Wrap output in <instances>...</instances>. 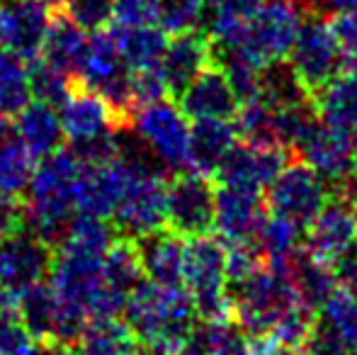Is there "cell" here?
<instances>
[{
  "label": "cell",
  "instance_id": "45",
  "mask_svg": "<svg viewBox=\"0 0 357 355\" xmlns=\"http://www.w3.org/2000/svg\"><path fill=\"white\" fill-rule=\"evenodd\" d=\"M66 149L80 161V166H102L119 158V137L117 132H102L88 139H73Z\"/></svg>",
  "mask_w": 357,
  "mask_h": 355
},
{
  "label": "cell",
  "instance_id": "29",
  "mask_svg": "<svg viewBox=\"0 0 357 355\" xmlns=\"http://www.w3.org/2000/svg\"><path fill=\"white\" fill-rule=\"evenodd\" d=\"M122 52L124 61L137 71V68H153L163 61L165 47H168V32L163 27L142 24V27H127L117 24L109 29Z\"/></svg>",
  "mask_w": 357,
  "mask_h": 355
},
{
  "label": "cell",
  "instance_id": "12",
  "mask_svg": "<svg viewBox=\"0 0 357 355\" xmlns=\"http://www.w3.org/2000/svg\"><path fill=\"white\" fill-rule=\"evenodd\" d=\"M102 258L105 256L80 251L73 246H59L54 253L52 273H49L52 287L56 289L59 299L78 304L88 312L90 299L105 285Z\"/></svg>",
  "mask_w": 357,
  "mask_h": 355
},
{
  "label": "cell",
  "instance_id": "6",
  "mask_svg": "<svg viewBox=\"0 0 357 355\" xmlns=\"http://www.w3.org/2000/svg\"><path fill=\"white\" fill-rule=\"evenodd\" d=\"M287 59L311 93H316L335 76H340L345 61H348V56L331 32L328 17H324L319 10H311L304 15L296 42Z\"/></svg>",
  "mask_w": 357,
  "mask_h": 355
},
{
  "label": "cell",
  "instance_id": "43",
  "mask_svg": "<svg viewBox=\"0 0 357 355\" xmlns=\"http://www.w3.org/2000/svg\"><path fill=\"white\" fill-rule=\"evenodd\" d=\"M314 324H316V312L306 309L301 302H294L282 317L278 319L270 338H273L275 343H280V346L299 351V348H304L306 341H309L311 331H314Z\"/></svg>",
  "mask_w": 357,
  "mask_h": 355
},
{
  "label": "cell",
  "instance_id": "36",
  "mask_svg": "<svg viewBox=\"0 0 357 355\" xmlns=\"http://www.w3.org/2000/svg\"><path fill=\"white\" fill-rule=\"evenodd\" d=\"M29 103H32L29 63L0 47V114L17 117Z\"/></svg>",
  "mask_w": 357,
  "mask_h": 355
},
{
  "label": "cell",
  "instance_id": "51",
  "mask_svg": "<svg viewBox=\"0 0 357 355\" xmlns=\"http://www.w3.org/2000/svg\"><path fill=\"white\" fill-rule=\"evenodd\" d=\"M27 229V209L22 197H0V241Z\"/></svg>",
  "mask_w": 357,
  "mask_h": 355
},
{
  "label": "cell",
  "instance_id": "40",
  "mask_svg": "<svg viewBox=\"0 0 357 355\" xmlns=\"http://www.w3.org/2000/svg\"><path fill=\"white\" fill-rule=\"evenodd\" d=\"M214 61L221 66L226 81L234 88L241 105L248 103V100L260 98V71L263 68L234 52H214Z\"/></svg>",
  "mask_w": 357,
  "mask_h": 355
},
{
  "label": "cell",
  "instance_id": "13",
  "mask_svg": "<svg viewBox=\"0 0 357 355\" xmlns=\"http://www.w3.org/2000/svg\"><path fill=\"white\" fill-rule=\"evenodd\" d=\"M54 248L29 229L3 241V266H0V287L10 292H22L34 282H42L54 266Z\"/></svg>",
  "mask_w": 357,
  "mask_h": 355
},
{
  "label": "cell",
  "instance_id": "37",
  "mask_svg": "<svg viewBox=\"0 0 357 355\" xmlns=\"http://www.w3.org/2000/svg\"><path fill=\"white\" fill-rule=\"evenodd\" d=\"M321 122L319 112H316L314 100L301 105H291V107L275 109V137L278 144L287 151H296L306 137L314 132V127Z\"/></svg>",
  "mask_w": 357,
  "mask_h": 355
},
{
  "label": "cell",
  "instance_id": "20",
  "mask_svg": "<svg viewBox=\"0 0 357 355\" xmlns=\"http://www.w3.org/2000/svg\"><path fill=\"white\" fill-rule=\"evenodd\" d=\"M137 246L146 280L170 289L185 287V239L180 234L163 227L139 236Z\"/></svg>",
  "mask_w": 357,
  "mask_h": 355
},
{
  "label": "cell",
  "instance_id": "55",
  "mask_svg": "<svg viewBox=\"0 0 357 355\" xmlns=\"http://www.w3.org/2000/svg\"><path fill=\"white\" fill-rule=\"evenodd\" d=\"M44 355H83L80 348L75 346H61V343H54V346L44 348Z\"/></svg>",
  "mask_w": 357,
  "mask_h": 355
},
{
  "label": "cell",
  "instance_id": "54",
  "mask_svg": "<svg viewBox=\"0 0 357 355\" xmlns=\"http://www.w3.org/2000/svg\"><path fill=\"white\" fill-rule=\"evenodd\" d=\"M309 5H314L319 13H340V10H353L357 0H309Z\"/></svg>",
  "mask_w": 357,
  "mask_h": 355
},
{
  "label": "cell",
  "instance_id": "26",
  "mask_svg": "<svg viewBox=\"0 0 357 355\" xmlns=\"http://www.w3.org/2000/svg\"><path fill=\"white\" fill-rule=\"evenodd\" d=\"M85 52H88L85 29H80L68 15L52 17V24H49L47 39H44V47L39 56L52 63V66H56L59 71L78 78L85 61Z\"/></svg>",
  "mask_w": 357,
  "mask_h": 355
},
{
  "label": "cell",
  "instance_id": "33",
  "mask_svg": "<svg viewBox=\"0 0 357 355\" xmlns=\"http://www.w3.org/2000/svg\"><path fill=\"white\" fill-rule=\"evenodd\" d=\"M83 355H144V348L129 324L117 319H90L78 343Z\"/></svg>",
  "mask_w": 357,
  "mask_h": 355
},
{
  "label": "cell",
  "instance_id": "47",
  "mask_svg": "<svg viewBox=\"0 0 357 355\" xmlns=\"http://www.w3.org/2000/svg\"><path fill=\"white\" fill-rule=\"evenodd\" d=\"M160 0H114V22L127 27L158 24Z\"/></svg>",
  "mask_w": 357,
  "mask_h": 355
},
{
  "label": "cell",
  "instance_id": "31",
  "mask_svg": "<svg viewBox=\"0 0 357 355\" xmlns=\"http://www.w3.org/2000/svg\"><path fill=\"white\" fill-rule=\"evenodd\" d=\"M17 312L22 317L24 326L29 328V333L44 346H52L59 317V294L52 287V282L44 285L42 280V282L24 287L17 297Z\"/></svg>",
  "mask_w": 357,
  "mask_h": 355
},
{
  "label": "cell",
  "instance_id": "62",
  "mask_svg": "<svg viewBox=\"0 0 357 355\" xmlns=\"http://www.w3.org/2000/svg\"><path fill=\"white\" fill-rule=\"evenodd\" d=\"M353 355H357V353H353Z\"/></svg>",
  "mask_w": 357,
  "mask_h": 355
},
{
  "label": "cell",
  "instance_id": "60",
  "mask_svg": "<svg viewBox=\"0 0 357 355\" xmlns=\"http://www.w3.org/2000/svg\"><path fill=\"white\" fill-rule=\"evenodd\" d=\"M353 10H355V13H357V5H355V8H353Z\"/></svg>",
  "mask_w": 357,
  "mask_h": 355
},
{
  "label": "cell",
  "instance_id": "38",
  "mask_svg": "<svg viewBox=\"0 0 357 355\" xmlns=\"http://www.w3.org/2000/svg\"><path fill=\"white\" fill-rule=\"evenodd\" d=\"M27 63H29V86H32L34 100H42V103L61 109L66 105V100L71 98L75 88V78L59 71L56 66L44 61L42 56L32 59Z\"/></svg>",
  "mask_w": 357,
  "mask_h": 355
},
{
  "label": "cell",
  "instance_id": "1",
  "mask_svg": "<svg viewBox=\"0 0 357 355\" xmlns=\"http://www.w3.org/2000/svg\"><path fill=\"white\" fill-rule=\"evenodd\" d=\"M80 161L66 146L37 161L24 190L27 229L56 251L68 236L73 219L78 217V176Z\"/></svg>",
  "mask_w": 357,
  "mask_h": 355
},
{
  "label": "cell",
  "instance_id": "25",
  "mask_svg": "<svg viewBox=\"0 0 357 355\" xmlns=\"http://www.w3.org/2000/svg\"><path fill=\"white\" fill-rule=\"evenodd\" d=\"M34 163L13 117L0 114V197H24Z\"/></svg>",
  "mask_w": 357,
  "mask_h": 355
},
{
  "label": "cell",
  "instance_id": "17",
  "mask_svg": "<svg viewBox=\"0 0 357 355\" xmlns=\"http://www.w3.org/2000/svg\"><path fill=\"white\" fill-rule=\"evenodd\" d=\"M129 183V168L122 158L102 166H83L78 176V214L112 219Z\"/></svg>",
  "mask_w": 357,
  "mask_h": 355
},
{
  "label": "cell",
  "instance_id": "48",
  "mask_svg": "<svg viewBox=\"0 0 357 355\" xmlns=\"http://www.w3.org/2000/svg\"><path fill=\"white\" fill-rule=\"evenodd\" d=\"M134 98H137L139 109H142L144 105H151V103H158V100L170 98L160 66L137 68V71H134Z\"/></svg>",
  "mask_w": 357,
  "mask_h": 355
},
{
  "label": "cell",
  "instance_id": "39",
  "mask_svg": "<svg viewBox=\"0 0 357 355\" xmlns=\"http://www.w3.org/2000/svg\"><path fill=\"white\" fill-rule=\"evenodd\" d=\"M236 129H238V137H243V142L248 144L280 146L275 137V107L260 98L241 105L236 114Z\"/></svg>",
  "mask_w": 357,
  "mask_h": 355
},
{
  "label": "cell",
  "instance_id": "50",
  "mask_svg": "<svg viewBox=\"0 0 357 355\" xmlns=\"http://www.w3.org/2000/svg\"><path fill=\"white\" fill-rule=\"evenodd\" d=\"M331 32L340 44L345 56H357V13L355 10H340L328 17Z\"/></svg>",
  "mask_w": 357,
  "mask_h": 355
},
{
  "label": "cell",
  "instance_id": "2",
  "mask_svg": "<svg viewBox=\"0 0 357 355\" xmlns=\"http://www.w3.org/2000/svg\"><path fill=\"white\" fill-rule=\"evenodd\" d=\"M122 317L146 355H173L183 351L197 312L185 287L170 289L144 280L127 297Z\"/></svg>",
  "mask_w": 357,
  "mask_h": 355
},
{
  "label": "cell",
  "instance_id": "52",
  "mask_svg": "<svg viewBox=\"0 0 357 355\" xmlns=\"http://www.w3.org/2000/svg\"><path fill=\"white\" fill-rule=\"evenodd\" d=\"M333 268H335V275H338L340 287L353 292L357 297V243L333 263Z\"/></svg>",
  "mask_w": 357,
  "mask_h": 355
},
{
  "label": "cell",
  "instance_id": "5",
  "mask_svg": "<svg viewBox=\"0 0 357 355\" xmlns=\"http://www.w3.org/2000/svg\"><path fill=\"white\" fill-rule=\"evenodd\" d=\"M124 163L129 168V183L112 217L117 234L139 239L168 227V171L158 163Z\"/></svg>",
  "mask_w": 357,
  "mask_h": 355
},
{
  "label": "cell",
  "instance_id": "14",
  "mask_svg": "<svg viewBox=\"0 0 357 355\" xmlns=\"http://www.w3.org/2000/svg\"><path fill=\"white\" fill-rule=\"evenodd\" d=\"M263 192L219 185L214 207V229L226 243H253L265 219Z\"/></svg>",
  "mask_w": 357,
  "mask_h": 355
},
{
  "label": "cell",
  "instance_id": "58",
  "mask_svg": "<svg viewBox=\"0 0 357 355\" xmlns=\"http://www.w3.org/2000/svg\"><path fill=\"white\" fill-rule=\"evenodd\" d=\"M0 266H3V241H0Z\"/></svg>",
  "mask_w": 357,
  "mask_h": 355
},
{
  "label": "cell",
  "instance_id": "59",
  "mask_svg": "<svg viewBox=\"0 0 357 355\" xmlns=\"http://www.w3.org/2000/svg\"><path fill=\"white\" fill-rule=\"evenodd\" d=\"M173 355H185V353H183V351H178V353H173Z\"/></svg>",
  "mask_w": 357,
  "mask_h": 355
},
{
  "label": "cell",
  "instance_id": "49",
  "mask_svg": "<svg viewBox=\"0 0 357 355\" xmlns=\"http://www.w3.org/2000/svg\"><path fill=\"white\" fill-rule=\"evenodd\" d=\"M304 348H306V355H353L348 343L343 341V336H340L333 326L321 322L319 317H316L314 331H311Z\"/></svg>",
  "mask_w": 357,
  "mask_h": 355
},
{
  "label": "cell",
  "instance_id": "32",
  "mask_svg": "<svg viewBox=\"0 0 357 355\" xmlns=\"http://www.w3.org/2000/svg\"><path fill=\"white\" fill-rule=\"evenodd\" d=\"M304 227L268 212L258 234H255L253 246L258 248V253L268 266H287L291 256L304 248Z\"/></svg>",
  "mask_w": 357,
  "mask_h": 355
},
{
  "label": "cell",
  "instance_id": "11",
  "mask_svg": "<svg viewBox=\"0 0 357 355\" xmlns=\"http://www.w3.org/2000/svg\"><path fill=\"white\" fill-rule=\"evenodd\" d=\"M52 15L42 0L0 3V47L32 61L42 54Z\"/></svg>",
  "mask_w": 357,
  "mask_h": 355
},
{
  "label": "cell",
  "instance_id": "21",
  "mask_svg": "<svg viewBox=\"0 0 357 355\" xmlns=\"http://www.w3.org/2000/svg\"><path fill=\"white\" fill-rule=\"evenodd\" d=\"M284 268H287V278H289L296 299H299L306 309H311V312H319V309L340 289L335 268L331 266V263L316 258L314 253H309L306 248L294 253L291 261L287 263Z\"/></svg>",
  "mask_w": 357,
  "mask_h": 355
},
{
  "label": "cell",
  "instance_id": "57",
  "mask_svg": "<svg viewBox=\"0 0 357 355\" xmlns=\"http://www.w3.org/2000/svg\"><path fill=\"white\" fill-rule=\"evenodd\" d=\"M350 144H353V156H355V163H357V124L350 129Z\"/></svg>",
  "mask_w": 357,
  "mask_h": 355
},
{
  "label": "cell",
  "instance_id": "3",
  "mask_svg": "<svg viewBox=\"0 0 357 355\" xmlns=\"http://www.w3.org/2000/svg\"><path fill=\"white\" fill-rule=\"evenodd\" d=\"M231 317L241 324L250 338L270 336L278 319L294 302H299L291 289L284 268L260 266L248 278L229 285Z\"/></svg>",
  "mask_w": 357,
  "mask_h": 355
},
{
  "label": "cell",
  "instance_id": "4",
  "mask_svg": "<svg viewBox=\"0 0 357 355\" xmlns=\"http://www.w3.org/2000/svg\"><path fill=\"white\" fill-rule=\"evenodd\" d=\"M304 10L306 5L301 0H265L248 20L238 42L224 52L241 54L260 68L273 61H282L296 42L306 15Z\"/></svg>",
  "mask_w": 357,
  "mask_h": 355
},
{
  "label": "cell",
  "instance_id": "23",
  "mask_svg": "<svg viewBox=\"0 0 357 355\" xmlns=\"http://www.w3.org/2000/svg\"><path fill=\"white\" fill-rule=\"evenodd\" d=\"M61 124L68 142L88 139L95 134L112 132V129L117 132V119H114L112 107L95 90L80 86L78 81H75L71 98L61 107Z\"/></svg>",
  "mask_w": 357,
  "mask_h": 355
},
{
  "label": "cell",
  "instance_id": "34",
  "mask_svg": "<svg viewBox=\"0 0 357 355\" xmlns=\"http://www.w3.org/2000/svg\"><path fill=\"white\" fill-rule=\"evenodd\" d=\"M102 273H105V282L109 287H114L117 292L129 297L146 280L137 239L119 236L117 234V239H114L112 246L107 248V253L102 258Z\"/></svg>",
  "mask_w": 357,
  "mask_h": 355
},
{
  "label": "cell",
  "instance_id": "63",
  "mask_svg": "<svg viewBox=\"0 0 357 355\" xmlns=\"http://www.w3.org/2000/svg\"><path fill=\"white\" fill-rule=\"evenodd\" d=\"M355 353H357V351H355Z\"/></svg>",
  "mask_w": 357,
  "mask_h": 355
},
{
  "label": "cell",
  "instance_id": "27",
  "mask_svg": "<svg viewBox=\"0 0 357 355\" xmlns=\"http://www.w3.org/2000/svg\"><path fill=\"white\" fill-rule=\"evenodd\" d=\"M250 348V336L241 328L234 317L202 322L192 328L183 346L185 355H245Z\"/></svg>",
  "mask_w": 357,
  "mask_h": 355
},
{
  "label": "cell",
  "instance_id": "18",
  "mask_svg": "<svg viewBox=\"0 0 357 355\" xmlns=\"http://www.w3.org/2000/svg\"><path fill=\"white\" fill-rule=\"evenodd\" d=\"M180 109L188 119H236L241 100L229 86L219 63L207 66L180 95Z\"/></svg>",
  "mask_w": 357,
  "mask_h": 355
},
{
  "label": "cell",
  "instance_id": "8",
  "mask_svg": "<svg viewBox=\"0 0 357 355\" xmlns=\"http://www.w3.org/2000/svg\"><path fill=\"white\" fill-rule=\"evenodd\" d=\"M134 129L149 144L151 151L158 156L170 178L190 171V119L180 109V105L170 103L168 98L144 105L137 112Z\"/></svg>",
  "mask_w": 357,
  "mask_h": 355
},
{
  "label": "cell",
  "instance_id": "15",
  "mask_svg": "<svg viewBox=\"0 0 357 355\" xmlns=\"http://www.w3.org/2000/svg\"><path fill=\"white\" fill-rule=\"evenodd\" d=\"M357 243V209L340 199H328L314 222L306 227L304 248L333 266Z\"/></svg>",
  "mask_w": 357,
  "mask_h": 355
},
{
  "label": "cell",
  "instance_id": "61",
  "mask_svg": "<svg viewBox=\"0 0 357 355\" xmlns=\"http://www.w3.org/2000/svg\"><path fill=\"white\" fill-rule=\"evenodd\" d=\"M245 355H253V353H245Z\"/></svg>",
  "mask_w": 357,
  "mask_h": 355
},
{
  "label": "cell",
  "instance_id": "46",
  "mask_svg": "<svg viewBox=\"0 0 357 355\" xmlns=\"http://www.w3.org/2000/svg\"><path fill=\"white\" fill-rule=\"evenodd\" d=\"M66 15L85 32H102L114 20V0H68Z\"/></svg>",
  "mask_w": 357,
  "mask_h": 355
},
{
  "label": "cell",
  "instance_id": "19",
  "mask_svg": "<svg viewBox=\"0 0 357 355\" xmlns=\"http://www.w3.org/2000/svg\"><path fill=\"white\" fill-rule=\"evenodd\" d=\"M294 153L299 156V161L314 168L328 185L357 166L350 134L343 132V129L328 127L324 122L316 124L314 132L301 142V146Z\"/></svg>",
  "mask_w": 357,
  "mask_h": 355
},
{
  "label": "cell",
  "instance_id": "10",
  "mask_svg": "<svg viewBox=\"0 0 357 355\" xmlns=\"http://www.w3.org/2000/svg\"><path fill=\"white\" fill-rule=\"evenodd\" d=\"M289 163V151L282 146H260V144H236L216 171L219 185L243 188L263 192Z\"/></svg>",
  "mask_w": 357,
  "mask_h": 355
},
{
  "label": "cell",
  "instance_id": "56",
  "mask_svg": "<svg viewBox=\"0 0 357 355\" xmlns=\"http://www.w3.org/2000/svg\"><path fill=\"white\" fill-rule=\"evenodd\" d=\"M44 5H47L49 10H66L68 0H42Z\"/></svg>",
  "mask_w": 357,
  "mask_h": 355
},
{
  "label": "cell",
  "instance_id": "28",
  "mask_svg": "<svg viewBox=\"0 0 357 355\" xmlns=\"http://www.w3.org/2000/svg\"><path fill=\"white\" fill-rule=\"evenodd\" d=\"M265 0H207V34L216 52L231 49Z\"/></svg>",
  "mask_w": 357,
  "mask_h": 355
},
{
  "label": "cell",
  "instance_id": "7",
  "mask_svg": "<svg viewBox=\"0 0 357 355\" xmlns=\"http://www.w3.org/2000/svg\"><path fill=\"white\" fill-rule=\"evenodd\" d=\"M331 197V188L304 161L287 163L278 178L265 190V207L299 227H309Z\"/></svg>",
  "mask_w": 357,
  "mask_h": 355
},
{
  "label": "cell",
  "instance_id": "64",
  "mask_svg": "<svg viewBox=\"0 0 357 355\" xmlns=\"http://www.w3.org/2000/svg\"><path fill=\"white\" fill-rule=\"evenodd\" d=\"M144 355H146V353H144Z\"/></svg>",
  "mask_w": 357,
  "mask_h": 355
},
{
  "label": "cell",
  "instance_id": "42",
  "mask_svg": "<svg viewBox=\"0 0 357 355\" xmlns=\"http://www.w3.org/2000/svg\"><path fill=\"white\" fill-rule=\"evenodd\" d=\"M44 348L24 326L17 309H0V355H44Z\"/></svg>",
  "mask_w": 357,
  "mask_h": 355
},
{
  "label": "cell",
  "instance_id": "22",
  "mask_svg": "<svg viewBox=\"0 0 357 355\" xmlns=\"http://www.w3.org/2000/svg\"><path fill=\"white\" fill-rule=\"evenodd\" d=\"M238 129L231 124V119H195L190 127V171L202 176H216L219 166L229 151L236 146Z\"/></svg>",
  "mask_w": 357,
  "mask_h": 355
},
{
  "label": "cell",
  "instance_id": "24",
  "mask_svg": "<svg viewBox=\"0 0 357 355\" xmlns=\"http://www.w3.org/2000/svg\"><path fill=\"white\" fill-rule=\"evenodd\" d=\"M17 132L27 151L32 153L34 161H42L44 156L59 151L66 144V132H63L61 114H56V107L34 100L22 112L17 114Z\"/></svg>",
  "mask_w": 357,
  "mask_h": 355
},
{
  "label": "cell",
  "instance_id": "53",
  "mask_svg": "<svg viewBox=\"0 0 357 355\" xmlns=\"http://www.w3.org/2000/svg\"><path fill=\"white\" fill-rule=\"evenodd\" d=\"M331 188V195H333V199H340V202H345L348 207L357 209V166L350 168L345 176H340L335 183L328 185Z\"/></svg>",
  "mask_w": 357,
  "mask_h": 355
},
{
  "label": "cell",
  "instance_id": "35",
  "mask_svg": "<svg viewBox=\"0 0 357 355\" xmlns=\"http://www.w3.org/2000/svg\"><path fill=\"white\" fill-rule=\"evenodd\" d=\"M260 100L280 109L309 103V100H314V93L304 86L289 59H282V61L268 63L260 71Z\"/></svg>",
  "mask_w": 357,
  "mask_h": 355
},
{
  "label": "cell",
  "instance_id": "41",
  "mask_svg": "<svg viewBox=\"0 0 357 355\" xmlns=\"http://www.w3.org/2000/svg\"><path fill=\"white\" fill-rule=\"evenodd\" d=\"M319 319L333 326L348 343L350 353L357 351V297L348 289H338L324 307L319 309Z\"/></svg>",
  "mask_w": 357,
  "mask_h": 355
},
{
  "label": "cell",
  "instance_id": "30",
  "mask_svg": "<svg viewBox=\"0 0 357 355\" xmlns=\"http://www.w3.org/2000/svg\"><path fill=\"white\" fill-rule=\"evenodd\" d=\"M314 105L321 122L350 134V129L357 124V78L343 71L321 90H316Z\"/></svg>",
  "mask_w": 357,
  "mask_h": 355
},
{
  "label": "cell",
  "instance_id": "16",
  "mask_svg": "<svg viewBox=\"0 0 357 355\" xmlns=\"http://www.w3.org/2000/svg\"><path fill=\"white\" fill-rule=\"evenodd\" d=\"M212 63L214 44L207 32L190 29V32L173 34V39H168V47H165L163 61H160V71H163L170 98H180L185 88Z\"/></svg>",
  "mask_w": 357,
  "mask_h": 355
},
{
  "label": "cell",
  "instance_id": "44",
  "mask_svg": "<svg viewBox=\"0 0 357 355\" xmlns=\"http://www.w3.org/2000/svg\"><path fill=\"white\" fill-rule=\"evenodd\" d=\"M207 15V0H160L158 27L168 34L197 29Z\"/></svg>",
  "mask_w": 357,
  "mask_h": 355
},
{
  "label": "cell",
  "instance_id": "9",
  "mask_svg": "<svg viewBox=\"0 0 357 355\" xmlns=\"http://www.w3.org/2000/svg\"><path fill=\"white\" fill-rule=\"evenodd\" d=\"M216 190L212 178L183 171L168 180V229L183 239L212 234Z\"/></svg>",
  "mask_w": 357,
  "mask_h": 355
}]
</instances>
